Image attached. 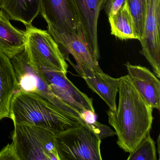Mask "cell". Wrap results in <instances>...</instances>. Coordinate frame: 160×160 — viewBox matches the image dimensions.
Returning a JSON list of instances; mask_svg holds the SVG:
<instances>
[{
	"instance_id": "obj_1",
	"label": "cell",
	"mask_w": 160,
	"mask_h": 160,
	"mask_svg": "<svg viewBox=\"0 0 160 160\" xmlns=\"http://www.w3.org/2000/svg\"><path fill=\"white\" fill-rule=\"evenodd\" d=\"M118 106L107 112L108 122L118 136L117 144L132 152L150 132L153 108L139 94L128 75L120 78Z\"/></svg>"
},
{
	"instance_id": "obj_2",
	"label": "cell",
	"mask_w": 160,
	"mask_h": 160,
	"mask_svg": "<svg viewBox=\"0 0 160 160\" xmlns=\"http://www.w3.org/2000/svg\"><path fill=\"white\" fill-rule=\"evenodd\" d=\"M10 118L14 123L40 126L55 135L84 122L73 118L42 97L20 90L11 101Z\"/></svg>"
},
{
	"instance_id": "obj_3",
	"label": "cell",
	"mask_w": 160,
	"mask_h": 160,
	"mask_svg": "<svg viewBox=\"0 0 160 160\" xmlns=\"http://www.w3.org/2000/svg\"><path fill=\"white\" fill-rule=\"evenodd\" d=\"M13 143L20 160H60L55 134L36 125L14 123Z\"/></svg>"
},
{
	"instance_id": "obj_4",
	"label": "cell",
	"mask_w": 160,
	"mask_h": 160,
	"mask_svg": "<svg viewBox=\"0 0 160 160\" xmlns=\"http://www.w3.org/2000/svg\"><path fill=\"white\" fill-rule=\"evenodd\" d=\"M60 160H102L101 139L82 122L55 135Z\"/></svg>"
},
{
	"instance_id": "obj_5",
	"label": "cell",
	"mask_w": 160,
	"mask_h": 160,
	"mask_svg": "<svg viewBox=\"0 0 160 160\" xmlns=\"http://www.w3.org/2000/svg\"><path fill=\"white\" fill-rule=\"evenodd\" d=\"M26 33L24 51L32 66L67 74L68 64L58 44L48 31L31 25L26 26Z\"/></svg>"
},
{
	"instance_id": "obj_6",
	"label": "cell",
	"mask_w": 160,
	"mask_h": 160,
	"mask_svg": "<svg viewBox=\"0 0 160 160\" xmlns=\"http://www.w3.org/2000/svg\"><path fill=\"white\" fill-rule=\"evenodd\" d=\"M20 90L37 94L50 102L75 119L83 121L75 110L67 105L51 91L45 78L37 68L32 65L26 52L11 59Z\"/></svg>"
},
{
	"instance_id": "obj_7",
	"label": "cell",
	"mask_w": 160,
	"mask_h": 160,
	"mask_svg": "<svg viewBox=\"0 0 160 160\" xmlns=\"http://www.w3.org/2000/svg\"><path fill=\"white\" fill-rule=\"evenodd\" d=\"M41 13L53 34H76L80 24L73 0H41Z\"/></svg>"
},
{
	"instance_id": "obj_8",
	"label": "cell",
	"mask_w": 160,
	"mask_h": 160,
	"mask_svg": "<svg viewBox=\"0 0 160 160\" xmlns=\"http://www.w3.org/2000/svg\"><path fill=\"white\" fill-rule=\"evenodd\" d=\"M160 0H146L144 32L139 40L140 53L160 78Z\"/></svg>"
},
{
	"instance_id": "obj_9",
	"label": "cell",
	"mask_w": 160,
	"mask_h": 160,
	"mask_svg": "<svg viewBox=\"0 0 160 160\" xmlns=\"http://www.w3.org/2000/svg\"><path fill=\"white\" fill-rule=\"evenodd\" d=\"M37 69L47 81L52 92L79 115L85 110L95 112L92 99L79 90L67 78V74L48 69Z\"/></svg>"
},
{
	"instance_id": "obj_10",
	"label": "cell",
	"mask_w": 160,
	"mask_h": 160,
	"mask_svg": "<svg viewBox=\"0 0 160 160\" xmlns=\"http://www.w3.org/2000/svg\"><path fill=\"white\" fill-rule=\"evenodd\" d=\"M57 43L65 60L70 61L69 55L75 60L76 64L85 65L99 73L103 71L86 39L85 32L81 24L78 25L76 34H54L51 35Z\"/></svg>"
},
{
	"instance_id": "obj_11",
	"label": "cell",
	"mask_w": 160,
	"mask_h": 160,
	"mask_svg": "<svg viewBox=\"0 0 160 160\" xmlns=\"http://www.w3.org/2000/svg\"><path fill=\"white\" fill-rule=\"evenodd\" d=\"M79 22L95 58H100L98 20L108 0H73Z\"/></svg>"
},
{
	"instance_id": "obj_12",
	"label": "cell",
	"mask_w": 160,
	"mask_h": 160,
	"mask_svg": "<svg viewBox=\"0 0 160 160\" xmlns=\"http://www.w3.org/2000/svg\"><path fill=\"white\" fill-rule=\"evenodd\" d=\"M78 74L82 77L88 87L97 93L107 104L109 109L117 108L116 97L118 92L119 78H114L104 73L98 72L85 65L75 64L70 62Z\"/></svg>"
},
{
	"instance_id": "obj_13",
	"label": "cell",
	"mask_w": 160,
	"mask_h": 160,
	"mask_svg": "<svg viewBox=\"0 0 160 160\" xmlns=\"http://www.w3.org/2000/svg\"><path fill=\"white\" fill-rule=\"evenodd\" d=\"M128 76L136 89L153 108L160 110V82L148 68L139 65L125 64Z\"/></svg>"
},
{
	"instance_id": "obj_14",
	"label": "cell",
	"mask_w": 160,
	"mask_h": 160,
	"mask_svg": "<svg viewBox=\"0 0 160 160\" xmlns=\"http://www.w3.org/2000/svg\"><path fill=\"white\" fill-rule=\"evenodd\" d=\"M18 90L11 60L0 50V120L10 118L11 101Z\"/></svg>"
},
{
	"instance_id": "obj_15",
	"label": "cell",
	"mask_w": 160,
	"mask_h": 160,
	"mask_svg": "<svg viewBox=\"0 0 160 160\" xmlns=\"http://www.w3.org/2000/svg\"><path fill=\"white\" fill-rule=\"evenodd\" d=\"M10 19L7 13L0 8V50L11 60L24 52L26 33L13 26Z\"/></svg>"
},
{
	"instance_id": "obj_16",
	"label": "cell",
	"mask_w": 160,
	"mask_h": 160,
	"mask_svg": "<svg viewBox=\"0 0 160 160\" xmlns=\"http://www.w3.org/2000/svg\"><path fill=\"white\" fill-rule=\"evenodd\" d=\"M41 0H1L0 8L11 19L31 25L41 12Z\"/></svg>"
},
{
	"instance_id": "obj_17",
	"label": "cell",
	"mask_w": 160,
	"mask_h": 160,
	"mask_svg": "<svg viewBox=\"0 0 160 160\" xmlns=\"http://www.w3.org/2000/svg\"><path fill=\"white\" fill-rule=\"evenodd\" d=\"M111 34L122 40H138L127 5L117 14L108 17Z\"/></svg>"
},
{
	"instance_id": "obj_18",
	"label": "cell",
	"mask_w": 160,
	"mask_h": 160,
	"mask_svg": "<svg viewBox=\"0 0 160 160\" xmlns=\"http://www.w3.org/2000/svg\"><path fill=\"white\" fill-rule=\"evenodd\" d=\"M126 5L132 19L136 34L139 41L144 32L146 0H126Z\"/></svg>"
},
{
	"instance_id": "obj_19",
	"label": "cell",
	"mask_w": 160,
	"mask_h": 160,
	"mask_svg": "<svg viewBox=\"0 0 160 160\" xmlns=\"http://www.w3.org/2000/svg\"><path fill=\"white\" fill-rule=\"evenodd\" d=\"M127 160H158L155 144L150 132L141 140L133 151L130 153Z\"/></svg>"
},
{
	"instance_id": "obj_20",
	"label": "cell",
	"mask_w": 160,
	"mask_h": 160,
	"mask_svg": "<svg viewBox=\"0 0 160 160\" xmlns=\"http://www.w3.org/2000/svg\"><path fill=\"white\" fill-rule=\"evenodd\" d=\"M89 125L101 140L109 137L113 136L116 134L115 131H113L110 127L102 124L97 120L91 124H89Z\"/></svg>"
},
{
	"instance_id": "obj_21",
	"label": "cell",
	"mask_w": 160,
	"mask_h": 160,
	"mask_svg": "<svg viewBox=\"0 0 160 160\" xmlns=\"http://www.w3.org/2000/svg\"><path fill=\"white\" fill-rule=\"evenodd\" d=\"M126 5V0H108L104 8L108 16L117 14Z\"/></svg>"
},
{
	"instance_id": "obj_22",
	"label": "cell",
	"mask_w": 160,
	"mask_h": 160,
	"mask_svg": "<svg viewBox=\"0 0 160 160\" xmlns=\"http://www.w3.org/2000/svg\"><path fill=\"white\" fill-rule=\"evenodd\" d=\"M0 160H20L13 142L0 151Z\"/></svg>"
},
{
	"instance_id": "obj_23",
	"label": "cell",
	"mask_w": 160,
	"mask_h": 160,
	"mask_svg": "<svg viewBox=\"0 0 160 160\" xmlns=\"http://www.w3.org/2000/svg\"><path fill=\"white\" fill-rule=\"evenodd\" d=\"M80 118L84 122L90 124L96 121V116L95 112L89 110H85L81 112Z\"/></svg>"
},
{
	"instance_id": "obj_24",
	"label": "cell",
	"mask_w": 160,
	"mask_h": 160,
	"mask_svg": "<svg viewBox=\"0 0 160 160\" xmlns=\"http://www.w3.org/2000/svg\"><path fill=\"white\" fill-rule=\"evenodd\" d=\"M157 146H158V149H157V151H158L159 156H160V135H159L157 139Z\"/></svg>"
},
{
	"instance_id": "obj_25",
	"label": "cell",
	"mask_w": 160,
	"mask_h": 160,
	"mask_svg": "<svg viewBox=\"0 0 160 160\" xmlns=\"http://www.w3.org/2000/svg\"><path fill=\"white\" fill-rule=\"evenodd\" d=\"M0 2H1V0H0Z\"/></svg>"
}]
</instances>
